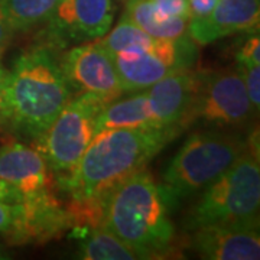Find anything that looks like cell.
Returning a JSON list of instances; mask_svg holds the SVG:
<instances>
[{
  "label": "cell",
  "instance_id": "obj_1",
  "mask_svg": "<svg viewBox=\"0 0 260 260\" xmlns=\"http://www.w3.org/2000/svg\"><path fill=\"white\" fill-rule=\"evenodd\" d=\"M178 135L175 129L155 127L103 130L90 142L74 171L58 178V182L73 200L107 195Z\"/></svg>",
  "mask_w": 260,
  "mask_h": 260
},
{
  "label": "cell",
  "instance_id": "obj_2",
  "mask_svg": "<svg viewBox=\"0 0 260 260\" xmlns=\"http://www.w3.org/2000/svg\"><path fill=\"white\" fill-rule=\"evenodd\" d=\"M169 204L164 188L142 168L109 192L103 227L129 244L139 259L164 257L174 251Z\"/></svg>",
  "mask_w": 260,
  "mask_h": 260
},
{
  "label": "cell",
  "instance_id": "obj_3",
  "mask_svg": "<svg viewBox=\"0 0 260 260\" xmlns=\"http://www.w3.org/2000/svg\"><path fill=\"white\" fill-rule=\"evenodd\" d=\"M75 93L51 45L16 58L6 85V129L37 140Z\"/></svg>",
  "mask_w": 260,
  "mask_h": 260
},
{
  "label": "cell",
  "instance_id": "obj_4",
  "mask_svg": "<svg viewBox=\"0 0 260 260\" xmlns=\"http://www.w3.org/2000/svg\"><path fill=\"white\" fill-rule=\"evenodd\" d=\"M259 205V155L246 148L232 167L205 186L188 221L192 229L224 225L257 230Z\"/></svg>",
  "mask_w": 260,
  "mask_h": 260
},
{
  "label": "cell",
  "instance_id": "obj_5",
  "mask_svg": "<svg viewBox=\"0 0 260 260\" xmlns=\"http://www.w3.org/2000/svg\"><path fill=\"white\" fill-rule=\"evenodd\" d=\"M247 148L237 135L211 129L192 133L168 165L164 191L172 201L210 185L232 167Z\"/></svg>",
  "mask_w": 260,
  "mask_h": 260
},
{
  "label": "cell",
  "instance_id": "obj_6",
  "mask_svg": "<svg viewBox=\"0 0 260 260\" xmlns=\"http://www.w3.org/2000/svg\"><path fill=\"white\" fill-rule=\"evenodd\" d=\"M106 104L91 94H78L35 142L58 178L70 175L95 136L99 114Z\"/></svg>",
  "mask_w": 260,
  "mask_h": 260
},
{
  "label": "cell",
  "instance_id": "obj_7",
  "mask_svg": "<svg viewBox=\"0 0 260 260\" xmlns=\"http://www.w3.org/2000/svg\"><path fill=\"white\" fill-rule=\"evenodd\" d=\"M109 54V52H107ZM113 65L124 91H140L158 83L168 74L189 68L197 51L189 37L179 39H160L145 48H130L110 52Z\"/></svg>",
  "mask_w": 260,
  "mask_h": 260
},
{
  "label": "cell",
  "instance_id": "obj_8",
  "mask_svg": "<svg viewBox=\"0 0 260 260\" xmlns=\"http://www.w3.org/2000/svg\"><path fill=\"white\" fill-rule=\"evenodd\" d=\"M254 116L243 77L234 68L203 74L197 95L192 123L203 119L218 126H246Z\"/></svg>",
  "mask_w": 260,
  "mask_h": 260
},
{
  "label": "cell",
  "instance_id": "obj_9",
  "mask_svg": "<svg viewBox=\"0 0 260 260\" xmlns=\"http://www.w3.org/2000/svg\"><path fill=\"white\" fill-rule=\"evenodd\" d=\"M58 59L74 93L91 94L104 104L124 93L112 58L95 42L71 48Z\"/></svg>",
  "mask_w": 260,
  "mask_h": 260
},
{
  "label": "cell",
  "instance_id": "obj_10",
  "mask_svg": "<svg viewBox=\"0 0 260 260\" xmlns=\"http://www.w3.org/2000/svg\"><path fill=\"white\" fill-rule=\"evenodd\" d=\"M114 18L113 0H61L48 20L49 45L104 37Z\"/></svg>",
  "mask_w": 260,
  "mask_h": 260
},
{
  "label": "cell",
  "instance_id": "obj_11",
  "mask_svg": "<svg viewBox=\"0 0 260 260\" xmlns=\"http://www.w3.org/2000/svg\"><path fill=\"white\" fill-rule=\"evenodd\" d=\"M203 73L189 68L178 70L149 87V102L155 126L179 133L192 124L197 95Z\"/></svg>",
  "mask_w": 260,
  "mask_h": 260
},
{
  "label": "cell",
  "instance_id": "obj_12",
  "mask_svg": "<svg viewBox=\"0 0 260 260\" xmlns=\"http://www.w3.org/2000/svg\"><path fill=\"white\" fill-rule=\"evenodd\" d=\"M0 181L19 195V203L54 194V172L35 148L9 142L0 148Z\"/></svg>",
  "mask_w": 260,
  "mask_h": 260
},
{
  "label": "cell",
  "instance_id": "obj_13",
  "mask_svg": "<svg viewBox=\"0 0 260 260\" xmlns=\"http://www.w3.org/2000/svg\"><path fill=\"white\" fill-rule=\"evenodd\" d=\"M259 0H217L213 10L200 19H189L188 37L198 45H207L237 32L259 28Z\"/></svg>",
  "mask_w": 260,
  "mask_h": 260
},
{
  "label": "cell",
  "instance_id": "obj_14",
  "mask_svg": "<svg viewBox=\"0 0 260 260\" xmlns=\"http://www.w3.org/2000/svg\"><path fill=\"white\" fill-rule=\"evenodd\" d=\"M191 244L204 259L257 260L260 239L257 230L224 225L195 227Z\"/></svg>",
  "mask_w": 260,
  "mask_h": 260
},
{
  "label": "cell",
  "instance_id": "obj_15",
  "mask_svg": "<svg viewBox=\"0 0 260 260\" xmlns=\"http://www.w3.org/2000/svg\"><path fill=\"white\" fill-rule=\"evenodd\" d=\"M124 16L150 37L179 39L185 37L191 12L188 0H129Z\"/></svg>",
  "mask_w": 260,
  "mask_h": 260
},
{
  "label": "cell",
  "instance_id": "obj_16",
  "mask_svg": "<svg viewBox=\"0 0 260 260\" xmlns=\"http://www.w3.org/2000/svg\"><path fill=\"white\" fill-rule=\"evenodd\" d=\"M155 127L148 91L135 94L124 100H114L103 107L99 114L95 135L107 129H148Z\"/></svg>",
  "mask_w": 260,
  "mask_h": 260
},
{
  "label": "cell",
  "instance_id": "obj_17",
  "mask_svg": "<svg viewBox=\"0 0 260 260\" xmlns=\"http://www.w3.org/2000/svg\"><path fill=\"white\" fill-rule=\"evenodd\" d=\"M80 240V257L85 260H136L139 254L104 227L74 229Z\"/></svg>",
  "mask_w": 260,
  "mask_h": 260
},
{
  "label": "cell",
  "instance_id": "obj_18",
  "mask_svg": "<svg viewBox=\"0 0 260 260\" xmlns=\"http://www.w3.org/2000/svg\"><path fill=\"white\" fill-rule=\"evenodd\" d=\"M61 0H0L13 30H29L47 23Z\"/></svg>",
  "mask_w": 260,
  "mask_h": 260
},
{
  "label": "cell",
  "instance_id": "obj_19",
  "mask_svg": "<svg viewBox=\"0 0 260 260\" xmlns=\"http://www.w3.org/2000/svg\"><path fill=\"white\" fill-rule=\"evenodd\" d=\"M155 38L148 35L145 30H142L139 26H136L129 18L123 15L120 22L116 25L110 34L106 37L99 38L95 44L102 47L106 52H117L124 51L130 48H145L153 42Z\"/></svg>",
  "mask_w": 260,
  "mask_h": 260
},
{
  "label": "cell",
  "instance_id": "obj_20",
  "mask_svg": "<svg viewBox=\"0 0 260 260\" xmlns=\"http://www.w3.org/2000/svg\"><path fill=\"white\" fill-rule=\"evenodd\" d=\"M239 71L247 90L251 106L259 110L260 107V65L239 64Z\"/></svg>",
  "mask_w": 260,
  "mask_h": 260
},
{
  "label": "cell",
  "instance_id": "obj_21",
  "mask_svg": "<svg viewBox=\"0 0 260 260\" xmlns=\"http://www.w3.org/2000/svg\"><path fill=\"white\" fill-rule=\"evenodd\" d=\"M239 64L260 65V39L259 37H250L240 48L237 54Z\"/></svg>",
  "mask_w": 260,
  "mask_h": 260
},
{
  "label": "cell",
  "instance_id": "obj_22",
  "mask_svg": "<svg viewBox=\"0 0 260 260\" xmlns=\"http://www.w3.org/2000/svg\"><path fill=\"white\" fill-rule=\"evenodd\" d=\"M16 220V204L0 201V233L8 236Z\"/></svg>",
  "mask_w": 260,
  "mask_h": 260
},
{
  "label": "cell",
  "instance_id": "obj_23",
  "mask_svg": "<svg viewBox=\"0 0 260 260\" xmlns=\"http://www.w3.org/2000/svg\"><path fill=\"white\" fill-rule=\"evenodd\" d=\"M9 71L0 64V129H6V85Z\"/></svg>",
  "mask_w": 260,
  "mask_h": 260
},
{
  "label": "cell",
  "instance_id": "obj_24",
  "mask_svg": "<svg viewBox=\"0 0 260 260\" xmlns=\"http://www.w3.org/2000/svg\"><path fill=\"white\" fill-rule=\"evenodd\" d=\"M188 3L191 12L189 19H200L207 16L213 10L217 0H188Z\"/></svg>",
  "mask_w": 260,
  "mask_h": 260
},
{
  "label": "cell",
  "instance_id": "obj_25",
  "mask_svg": "<svg viewBox=\"0 0 260 260\" xmlns=\"http://www.w3.org/2000/svg\"><path fill=\"white\" fill-rule=\"evenodd\" d=\"M13 29L9 25L8 19L5 16L3 10L0 8V54L6 49V47L9 45L12 35H13Z\"/></svg>",
  "mask_w": 260,
  "mask_h": 260
},
{
  "label": "cell",
  "instance_id": "obj_26",
  "mask_svg": "<svg viewBox=\"0 0 260 260\" xmlns=\"http://www.w3.org/2000/svg\"><path fill=\"white\" fill-rule=\"evenodd\" d=\"M0 259H8V256H5V253H3L2 249H0Z\"/></svg>",
  "mask_w": 260,
  "mask_h": 260
}]
</instances>
